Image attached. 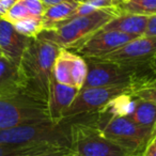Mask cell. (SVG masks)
Instances as JSON below:
<instances>
[{"label":"cell","instance_id":"1","mask_svg":"<svg viewBox=\"0 0 156 156\" xmlns=\"http://www.w3.org/2000/svg\"><path fill=\"white\" fill-rule=\"evenodd\" d=\"M60 47L37 35L30 40L18 65L24 93L46 104L52 66Z\"/></svg>","mask_w":156,"mask_h":156},{"label":"cell","instance_id":"2","mask_svg":"<svg viewBox=\"0 0 156 156\" xmlns=\"http://www.w3.org/2000/svg\"><path fill=\"white\" fill-rule=\"evenodd\" d=\"M65 122L69 124V143L75 156H142L140 152L122 147L104 136L96 121V115Z\"/></svg>","mask_w":156,"mask_h":156},{"label":"cell","instance_id":"3","mask_svg":"<svg viewBox=\"0 0 156 156\" xmlns=\"http://www.w3.org/2000/svg\"><path fill=\"white\" fill-rule=\"evenodd\" d=\"M88 74L83 88L120 87L129 89L136 88L155 79V74L150 63H117L86 59Z\"/></svg>","mask_w":156,"mask_h":156},{"label":"cell","instance_id":"4","mask_svg":"<svg viewBox=\"0 0 156 156\" xmlns=\"http://www.w3.org/2000/svg\"><path fill=\"white\" fill-rule=\"evenodd\" d=\"M119 14L118 10H98L87 15L71 18L58 28L43 31L39 35L52 42L60 48L73 50Z\"/></svg>","mask_w":156,"mask_h":156},{"label":"cell","instance_id":"5","mask_svg":"<svg viewBox=\"0 0 156 156\" xmlns=\"http://www.w3.org/2000/svg\"><path fill=\"white\" fill-rule=\"evenodd\" d=\"M69 122L54 124L49 120L23 124L0 129V143L5 144H41L71 149Z\"/></svg>","mask_w":156,"mask_h":156},{"label":"cell","instance_id":"6","mask_svg":"<svg viewBox=\"0 0 156 156\" xmlns=\"http://www.w3.org/2000/svg\"><path fill=\"white\" fill-rule=\"evenodd\" d=\"M48 119L46 104L24 92L0 96V129Z\"/></svg>","mask_w":156,"mask_h":156},{"label":"cell","instance_id":"7","mask_svg":"<svg viewBox=\"0 0 156 156\" xmlns=\"http://www.w3.org/2000/svg\"><path fill=\"white\" fill-rule=\"evenodd\" d=\"M128 92H130L129 89L120 87L81 88L65 111L63 121L96 115L112 100Z\"/></svg>","mask_w":156,"mask_h":156},{"label":"cell","instance_id":"8","mask_svg":"<svg viewBox=\"0 0 156 156\" xmlns=\"http://www.w3.org/2000/svg\"><path fill=\"white\" fill-rule=\"evenodd\" d=\"M98 126L107 138L140 153H142L151 137V130L137 125L126 115L110 118Z\"/></svg>","mask_w":156,"mask_h":156},{"label":"cell","instance_id":"9","mask_svg":"<svg viewBox=\"0 0 156 156\" xmlns=\"http://www.w3.org/2000/svg\"><path fill=\"white\" fill-rule=\"evenodd\" d=\"M88 74L85 58L72 50L60 48L52 66V77L56 81L80 90Z\"/></svg>","mask_w":156,"mask_h":156},{"label":"cell","instance_id":"10","mask_svg":"<svg viewBox=\"0 0 156 156\" xmlns=\"http://www.w3.org/2000/svg\"><path fill=\"white\" fill-rule=\"evenodd\" d=\"M156 52V37L141 35L132 40L117 50L89 60L108 61L117 63H150Z\"/></svg>","mask_w":156,"mask_h":156},{"label":"cell","instance_id":"11","mask_svg":"<svg viewBox=\"0 0 156 156\" xmlns=\"http://www.w3.org/2000/svg\"><path fill=\"white\" fill-rule=\"evenodd\" d=\"M136 37H138L119 31L100 30L72 51L76 52L85 59L95 58L117 50L118 48L122 47Z\"/></svg>","mask_w":156,"mask_h":156},{"label":"cell","instance_id":"12","mask_svg":"<svg viewBox=\"0 0 156 156\" xmlns=\"http://www.w3.org/2000/svg\"><path fill=\"white\" fill-rule=\"evenodd\" d=\"M79 90L69 86L63 85L54 79L51 75L49 81V89L46 107L48 119L54 124H61L64 118L65 111L69 109L75 100Z\"/></svg>","mask_w":156,"mask_h":156},{"label":"cell","instance_id":"13","mask_svg":"<svg viewBox=\"0 0 156 156\" xmlns=\"http://www.w3.org/2000/svg\"><path fill=\"white\" fill-rule=\"evenodd\" d=\"M30 37L20 34L11 23L0 18V56L18 67Z\"/></svg>","mask_w":156,"mask_h":156},{"label":"cell","instance_id":"14","mask_svg":"<svg viewBox=\"0 0 156 156\" xmlns=\"http://www.w3.org/2000/svg\"><path fill=\"white\" fill-rule=\"evenodd\" d=\"M150 16L121 13L110 20L101 30L119 31L127 34L141 37L145 35Z\"/></svg>","mask_w":156,"mask_h":156},{"label":"cell","instance_id":"15","mask_svg":"<svg viewBox=\"0 0 156 156\" xmlns=\"http://www.w3.org/2000/svg\"><path fill=\"white\" fill-rule=\"evenodd\" d=\"M78 5L79 3L76 2H61L46 7L45 12L42 16L44 31L54 30L73 18Z\"/></svg>","mask_w":156,"mask_h":156},{"label":"cell","instance_id":"16","mask_svg":"<svg viewBox=\"0 0 156 156\" xmlns=\"http://www.w3.org/2000/svg\"><path fill=\"white\" fill-rule=\"evenodd\" d=\"M23 92L18 67L3 57H0V96Z\"/></svg>","mask_w":156,"mask_h":156},{"label":"cell","instance_id":"17","mask_svg":"<svg viewBox=\"0 0 156 156\" xmlns=\"http://www.w3.org/2000/svg\"><path fill=\"white\" fill-rule=\"evenodd\" d=\"M126 117L129 118L137 125L152 132L156 121V105L149 101L135 98L134 106Z\"/></svg>","mask_w":156,"mask_h":156},{"label":"cell","instance_id":"18","mask_svg":"<svg viewBox=\"0 0 156 156\" xmlns=\"http://www.w3.org/2000/svg\"><path fill=\"white\" fill-rule=\"evenodd\" d=\"M63 150L61 147H51V145H41V144H27V145H16V144H5L0 143V156H27L33 154L45 153V152Z\"/></svg>","mask_w":156,"mask_h":156},{"label":"cell","instance_id":"19","mask_svg":"<svg viewBox=\"0 0 156 156\" xmlns=\"http://www.w3.org/2000/svg\"><path fill=\"white\" fill-rule=\"evenodd\" d=\"M119 13L152 16L156 14V0H122Z\"/></svg>","mask_w":156,"mask_h":156},{"label":"cell","instance_id":"20","mask_svg":"<svg viewBox=\"0 0 156 156\" xmlns=\"http://www.w3.org/2000/svg\"><path fill=\"white\" fill-rule=\"evenodd\" d=\"M121 1L122 0H91L89 2L79 3L74 17L87 15L98 10H118Z\"/></svg>","mask_w":156,"mask_h":156},{"label":"cell","instance_id":"21","mask_svg":"<svg viewBox=\"0 0 156 156\" xmlns=\"http://www.w3.org/2000/svg\"><path fill=\"white\" fill-rule=\"evenodd\" d=\"M12 25L17 32L27 37H30V39L37 37L40 33L44 31L42 17H28Z\"/></svg>","mask_w":156,"mask_h":156},{"label":"cell","instance_id":"22","mask_svg":"<svg viewBox=\"0 0 156 156\" xmlns=\"http://www.w3.org/2000/svg\"><path fill=\"white\" fill-rule=\"evenodd\" d=\"M28 17H34V16H32L29 13L28 9L25 7V5L20 0H17L10 8V10L5 13V15L0 18L7 20V22L11 23V24H15L16 22H20V20H25V18H28Z\"/></svg>","mask_w":156,"mask_h":156},{"label":"cell","instance_id":"23","mask_svg":"<svg viewBox=\"0 0 156 156\" xmlns=\"http://www.w3.org/2000/svg\"><path fill=\"white\" fill-rule=\"evenodd\" d=\"M132 96L152 102L156 105V78L130 92Z\"/></svg>","mask_w":156,"mask_h":156},{"label":"cell","instance_id":"24","mask_svg":"<svg viewBox=\"0 0 156 156\" xmlns=\"http://www.w3.org/2000/svg\"><path fill=\"white\" fill-rule=\"evenodd\" d=\"M28 9L29 13L34 17H42L45 12L46 7L42 2V0H20Z\"/></svg>","mask_w":156,"mask_h":156},{"label":"cell","instance_id":"25","mask_svg":"<svg viewBox=\"0 0 156 156\" xmlns=\"http://www.w3.org/2000/svg\"><path fill=\"white\" fill-rule=\"evenodd\" d=\"M142 156H156V136L151 137L142 151Z\"/></svg>","mask_w":156,"mask_h":156},{"label":"cell","instance_id":"26","mask_svg":"<svg viewBox=\"0 0 156 156\" xmlns=\"http://www.w3.org/2000/svg\"><path fill=\"white\" fill-rule=\"evenodd\" d=\"M73 155V152L71 149H63V150H56V151L45 152V153L33 154V155L27 156H71Z\"/></svg>","mask_w":156,"mask_h":156},{"label":"cell","instance_id":"27","mask_svg":"<svg viewBox=\"0 0 156 156\" xmlns=\"http://www.w3.org/2000/svg\"><path fill=\"white\" fill-rule=\"evenodd\" d=\"M145 35L156 37V14L155 15L150 16L149 23H147V31H145Z\"/></svg>","mask_w":156,"mask_h":156},{"label":"cell","instance_id":"28","mask_svg":"<svg viewBox=\"0 0 156 156\" xmlns=\"http://www.w3.org/2000/svg\"><path fill=\"white\" fill-rule=\"evenodd\" d=\"M16 1L17 0H0V17L5 16Z\"/></svg>","mask_w":156,"mask_h":156},{"label":"cell","instance_id":"29","mask_svg":"<svg viewBox=\"0 0 156 156\" xmlns=\"http://www.w3.org/2000/svg\"><path fill=\"white\" fill-rule=\"evenodd\" d=\"M42 2L44 3L45 7H49V5H57V3H61V2L79 3V0H42Z\"/></svg>","mask_w":156,"mask_h":156},{"label":"cell","instance_id":"30","mask_svg":"<svg viewBox=\"0 0 156 156\" xmlns=\"http://www.w3.org/2000/svg\"><path fill=\"white\" fill-rule=\"evenodd\" d=\"M151 65H152V69H153V72H154V74H155V77H156V52L151 61Z\"/></svg>","mask_w":156,"mask_h":156},{"label":"cell","instance_id":"31","mask_svg":"<svg viewBox=\"0 0 156 156\" xmlns=\"http://www.w3.org/2000/svg\"><path fill=\"white\" fill-rule=\"evenodd\" d=\"M156 136V121H155V124H154L153 128H152V132H151V137H154ZM150 137V138H151Z\"/></svg>","mask_w":156,"mask_h":156},{"label":"cell","instance_id":"32","mask_svg":"<svg viewBox=\"0 0 156 156\" xmlns=\"http://www.w3.org/2000/svg\"><path fill=\"white\" fill-rule=\"evenodd\" d=\"M91 0H79V3H86V2H89Z\"/></svg>","mask_w":156,"mask_h":156},{"label":"cell","instance_id":"33","mask_svg":"<svg viewBox=\"0 0 156 156\" xmlns=\"http://www.w3.org/2000/svg\"><path fill=\"white\" fill-rule=\"evenodd\" d=\"M71 156H75V155H74V154H73V155H71Z\"/></svg>","mask_w":156,"mask_h":156},{"label":"cell","instance_id":"34","mask_svg":"<svg viewBox=\"0 0 156 156\" xmlns=\"http://www.w3.org/2000/svg\"><path fill=\"white\" fill-rule=\"evenodd\" d=\"M0 57H1V56H0Z\"/></svg>","mask_w":156,"mask_h":156}]
</instances>
